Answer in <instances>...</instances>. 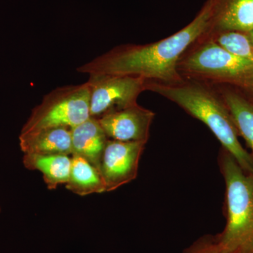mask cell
<instances>
[{"instance_id": "obj_18", "label": "cell", "mask_w": 253, "mask_h": 253, "mask_svg": "<svg viewBox=\"0 0 253 253\" xmlns=\"http://www.w3.org/2000/svg\"><path fill=\"white\" fill-rule=\"evenodd\" d=\"M239 253H253V247L250 248V249L246 250V251Z\"/></svg>"}, {"instance_id": "obj_7", "label": "cell", "mask_w": 253, "mask_h": 253, "mask_svg": "<svg viewBox=\"0 0 253 253\" xmlns=\"http://www.w3.org/2000/svg\"><path fill=\"white\" fill-rule=\"evenodd\" d=\"M146 144L109 139L99 167L106 192L115 191L136 179Z\"/></svg>"}, {"instance_id": "obj_11", "label": "cell", "mask_w": 253, "mask_h": 253, "mask_svg": "<svg viewBox=\"0 0 253 253\" xmlns=\"http://www.w3.org/2000/svg\"><path fill=\"white\" fill-rule=\"evenodd\" d=\"M72 156L84 158L99 171L105 148L109 140L99 119L90 117L71 128Z\"/></svg>"}, {"instance_id": "obj_2", "label": "cell", "mask_w": 253, "mask_h": 253, "mask_svg": "<svg viewBox=\"0 0 253 253\" xmlns=\"http://www.w3.org/2000/svg\"><path fill=\"white\" fill-rule=\"evenodd\" d=\"M146 90L178 105L211 129L244 170L253 172V158L239 141L235 124L220 95L212 85L189 80L175 84L147 81Z\"/></svg>"}, {"instance_id": "obj_5", "label": "cell", "mask_w": 253, "mask_h": 253, "mask_svg": "<svg viewBox=\"0 0 253 253\" xmlns=\"http://www.w3.org/2000/svg\"><path fill=\"white\" fill-rule=\"evenodd\" d=\"M90 117L87 83L60 86L44 95L41 104L32 110L21 133L54 126L71 129Z\"/></svg>"}, {"instance_id": "obj_9", "label": "cell", "mask_w": 253, "mask_h": 253, "mask_svg": "<svg viewBox=\"0 0 253 253\" xmlns=\"http://www.w3.org/2000/svg\"><path fill=\"white\" fill-rule=\"evenodd\" d=\"M18 140L23 154L72 156L71 129L66 126L46 127L20 133Z\"/></svg>"}, {"instance_id": "obj_19", "label": "cell", "mask_w": 253, "mask_h": 253, "mask_svg": "<svg viewBox=\"0 0 253 253\" xmlns=\"http://www.w3.org/2000/svg\"><path fill=\"white\" fill-rule=\"evenodd\" d=\"M1 206H0V212H1Z\"/></svg>"}, {"instance_id": "obj_12", "label": "cell", "mask_w": 253, "mask_h": 253, "mask_svg": "<svg viewBox=\"0 0 253 253\" xmlns=\"http://www.w3.org/2000/svg\"><path fill=\"white\" fill-rule=\"evenodd\" d=\"M72 156L68 155L23 154V164L30 170L39 171L50 190L67 184Z\"/></svg>"}, {"instance_id": "obj_16", "label": "cell", "mask_w": 253, "mask_h": 253, "mask_svg": "<svg viewBox=\"0 0 253 253\" xmlns=\"http://www.w3.org/2000/svg\"><path fill=\"white\" fill-rule=\"evenodd\" d=\"M182 253H224L219 248L215 236L205 235L199 238Z\"/></svg>"}, {"instance_id": "obj_14", "label": "cell", "mask_w": 253, "mask_h": 253, "mask_svg": "<svg viewBox=\"0 0 253 253\" xmlns=\"http://www.w3.org/2000/svg\"><path fill=\"white\" fill-rule=\"evenodd\" d=\"M66 188L81 196L106 192L99 171L84 158L72 156L71 172Z\"/></svg>"}, {"instance_id": "obj_4", "label": "cell", "mask_w": 253, "mask_h": 253, "mask_svg": "<svg viewBox=\"0 0 253 253\" xmlns=\"http://www.w3.org/2000/svg\"><path fill=\"white\" fill-rule=\"evenodd\" d=\"M177 70L184 80L234 86L253 95V63L231 54L202 35L181 56Z\"/></svg>"}, {"instance_id": "obj_6", "label": "cell", "mask_w": 253, "mask_h": 253, "mask_svg": "<svg viewBox=\"0 0 253 253\" xmlns=\"http://www.w3.org/2000/svg\"><path fill=\"white\" fill-rule=\"evenodd\" d=\"M86 81L90 93L91 117L99 118L106 113L137 103L146 90L147 81L137 76L90 74Z\"/></svg>"}, {"instance_id": "obj_1", "label": "cell", "mask_w": 253, "mask_h": 253, "mask_svg": "<svg viewBox=\"0 0 253 253\" xmlns=\"http://www.w3.org/2000/svg\"><path fill=\"white\" fill-rule=\"evenodd\" d=\"M208 0L192 21L167 38L146 44L116 46L77 68L84 74L137 76L146 81L175 84L184 81L178 72L181 56L211 26Z\"/></svg>"}, {"instance_id": "obj_15", "label": "cell", "mask_w": 253, "mask_h": 253, "mask_svg": "<svg viewBox=\"0 0 253 253\" xmlns=\"http://www.w3.org/2000/svg\"><path fill=\"white\" fill-rule=\"evenodd\" d=\"M202 36L211 40L231 54L253 63V47L247 33L207 30Z\"/></svg>"}, {"instance_id": "obj_17", "label": "cell", "mask_w": 253, "mask_h": 253, "mask_svg": "<svg viewBox=\"0 0 253 253\" xmlns=\"http://www.w3.org/2000/svg\"><path fill=\"white\" fill-rule=\"evenodd\" d=\"M248 36L249 37L250 41H251V44L253 47V29L251 31L248 32Z\"/></svg>"}, {"instance_id": "obj_8", "label": "cell", "mask_w": 253, "mask_h": 253, "mask_svg": "<svg viewBox=\"0 0 253 253\" xmlns=\"http://www.w3.org/2000/svg\"><path fill=\"white\" fill-rule=\"evenodd\" d=\"M154 117L152 111L136 103L106 113L98 119L109 139L147 143Z\"/></svg>"}, {"instance_id": "obj_10", "label": "cell", "mask_w": 253, "mask_h": 253, "mask_svg": "<svg viewBox=\"0 0 253 253\" xmlns=\"http://www.w3.org/2000/svg\"><path fill=\"white\" fill-rule=\"evenodd\" d=\"M211 31H251L253 29V0H208Z\"/></svg>"}, {"instance_id": "obj_13", "label": "cell", "mask_w": 253, "mask_h": 253, "mask_svg": "<svg viewBox=\"0 0 253 253\" xmlns=\"http://www.w3.org/2000/svg\"><path fill=\"white\" fill-rule=\"evenodd\" d=\"M216 86L213 87L229 109L239 136L244 138L253 158V101L235 89L224 85Z\"/></svg>"}, {"instance_id": "obj_3", "label": "cell", "mask_w": 253, "mask_h": 253, "mask_svg": "<svg viewBox=\"0 0 253 253\" xmlns=\"http://www.w3.org/2000/svg\"><path fill=\"white\" fill-rule=\"evenodd\" d=\"M218 163L225 182L226 225L215 237L223 252L239 253L253 246V172L222 147Z\"/></svg>"}]
</instances>
